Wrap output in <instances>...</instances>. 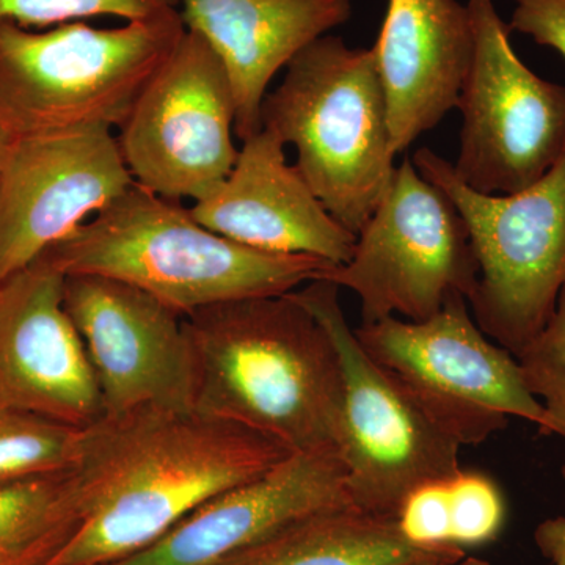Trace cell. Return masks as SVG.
I'll use <instances>...</instances> for the list:
<instances>
[{
    "label": "cell",
    "mask_w": 565,
    "mask_h": 565,
    "mask_svg": "<svg viewBox=\"0 0 565 565\" xmlns=\"http://www.w3.org/2000/svg\"><path fill=\"white\" fill-rule=\"evenodd\" d=\"M65 278L40 258L0 281V403L85 429L103 418V399Z\"/></svg>",
    "instance_id": "cell-14"
},
{
    "label": "cell",
    "mask_w": 565,
    "mask_h": 565,
    "mask_svg": "<svg viewBox=\"0 0 565 565\" xmlns=\"http://www.w3.org/2000/svg\"><path fill=\"white\" fill-rule=\"evenodd\" d=\"M234 122L225 66L203 36L185 29L118 128V147L141 188L173 202H202L236 163Z\"/></svg>",
    "instance_id": "cell-11"
},
{
    "label": "cell",
    "mask_w": 565,
    "mask_h": 565,
    "mask_svg": "<svg viewBox=\"0 0 565 565\" xmlns=\"http://www.w3.org/2000/svg\"><path fill=\"white\" fill-rule=\"evenodd\" d=\"M343 504L352 503L341 456L294 452L267 473L215 494L148 548L109 565H217L302 516Z\"/></svg>",
    "instance_id": "cell-15"
},
{
    "label": "cell",
    "mask_w": 565,
    "mask_h": 565,
    "mask_svg": "<svg viewBox=\"0 0 565 565\" xmlns=\"http://www.w3.org/2000/svg\"><path fill=\"white\" fill-rule=\"evenodd\" d=\"M65 277L66 311L95 371L104 415L193 408L195 371L184 316L129 282Z\"/></svg>",
    "instance_id": "cell-13"
},
{
    "label": "cell",
    "mask_w": 565,
    "mask_h": 565,
    "mask_svg": "<svg viewBox=\"0 0 565 565\" xmlns=\"http://www.w3.org/2000/svg\"><path fill=\"white\" fill-rule=\"evenodd\" d=\"M180 13L228 73L234 132L244 141L263 129L264 98L278 71L351 20L352 0H181Z\"/></svg>",
    "instance_id": "cell-18"
},
{
    "label": "cell",
    "mask_w": 565,
    "mask_h": 565,
    "mask_svg": "<svg viewBox=\"0 0 565 565\" xmlns=\"http://www.w3.org/2000/svg\"><path fill=\"white\" fill-rule=\"evenodd\" d=\"M340 286L318 280L292 291L332 338L343 371L341 459L351 503L396 516L427 482L459 473L460 445L367 355L340 303Z\"/></svg>",
    "instance_id": "cell-8"
},
{
    "label": "cell",
    "mask_w": 565,
    "mask_h": 565,
    "mask_svg": "<svg viewBox=\"0 0 565 565\" xmlns=\"http://www.w3.org/2000/svg\"><path fill=\"white\" fill-rule=\"evenodd\" d=\"M134 182L109 128L14 139L0 181V281L39 262Z\"/></svg>",
    "instance_id": "cell-12"
},
{
    "label": "cell",
    "mask_w": 565,
    "mask_h": 565,
    "mask_svg": "<svg viewBox=\"0 0 565 565\" xmlns=\"http://www.w3.org/2000/svg\"><path fill=\"white\" fill-rule=\"evenodd\" d=\"M189 210L211 232L278 255L316 256L341 266L356 243L286 161L285 143L266 128L243 141L225 181Z\"/></svg>",
    "instance_id": "cell-16"
},
{
    "label": "cell",
    "mask_w": 565,
    "mask_h": 565,
    "mask_svg": "<svg viewBox=\"0 0 565 565\" xmlns=\"http://www.w3.org/2000/svg\"><path fill=\"white\" fill-rule=\"evenodd\" d=\"M41 258L65 275H102L136 286L182 316L285 296L323 280L334 264L245 247L211 232L180 202L134 182L109 206Z\"/></svg>",
    "instance_id": "cell-3"
},
{
    "label": "cell",
    "mask_w": 565,
    "mask_h": 565,
    "mask_svg": "<svg viewBox=\"0 0 565 565\" xmlns=\"http://www.w3.org/2000/svg\"><path fill=\"white\" fill-rule=\"evenodd\" d=\"M475 52L457 109L455 172L476 192L505 195L542 180L565 152V85L520 61L493 0H468Z\"/></svg>",
    "instance_id": "cell-10"
},
{
    "label": "cell",
    "mask_w": 565,
    "mask_h": 565,
    "mask_svg": "<svg viewBox=\"0 0 565 565\" xmlns=\"http://www.w3.org/2000/svg\"><path fill=\"white\" fill-rule=\"evenodd\" d=\"M468 308V300L456 294L427 321L390 316L362 323L353 333L388 377L460 446L484 444L508 427L509 416L553 435L552 419L527 390L515 356L487 340Z\"/></svg>",
    "instance_id": "cell-7"
},
{
    "label": "cell",
    "mask_w": 565,
    "mask_h": 565,
    "mask_svg": "<svg viewBox=\"0 0 565 565\" xmlns=\"http://www.w3.org/2000/svg\"><path fill=\"white\" fill-rule=\"evenodd\" d=\"M451 565H490L487 561L478 559V557H467V559H460L459 563Z\"/></svg>",
    "instance_id": "cell-28"
},
{
    "label": "cell",
    "mask_w": 565,
    "mask_h": 565,
    "mask_svg": "<svg viewBox=\"0 0 565 565\" xmlns=\"http://www.w3.org/2000/svg\"><path fill=\"white\" fill-rule=\"evenodd\" d=\"M323 280L356 294L362 323L390 316L422 322L456 294L470 299L479 264L462 215L405 158L356 234L351 259Z\"/></svg>",
    "instance_id": "cell-9"
},
{
    "label": "cell",
    "mask_w": 565,
    "mask_h": 565,
    "mask_svg": "<svg viewBox=\"0 0 565 565\" xmlns=\"http://www.w3.org/2000/svg\"><path fill=\"white\" fill-rule=\"evenodd\" d=\"M184 321L196 412L250 427L292 452L341 456L340 359L291 292L214 305Z\"/></svg>",
    "instance_id": "cell-2"
},
{
    "label": "cell",
    "mask_w": 565,
    "mask_h": 565,
    "mask_svg": "<svg viewBox=\"0 0 565 565\" xmlns=\"http://www.w3.org/2000/svg\"><path fill=\"white\" fill-rule=\"evenodd\" d=\"M180 7L181 0H0V21L28 29L103 17L131 22L172 13Z\"/></svg>",
    "instance_id": "cell-22"
},
{
    "label": "cell",
    "mask_w": 565,
    "mask_h": 565,
    "mask_svg": "<svg viewBox=\"0 0 565 565\" xmlns=\"http://www.w3.org/2000/svg\"><path fill=\"white\" fill-rule=\"evenodd\" d=\"M294 455L195 408H139L85 427L73 470L76 526L46 565H109L169 533L215 494Z\"/></svg>",
    "instance_id": "cell-1"
},
{
    "label": "cell",
    "mask_w": 565,
    "mask_h": 565,
    "mask_svg": "<svg viewBox=\"0 0 565 565\" xmlns=\"http://www.w3.org/2000/svg\"><path fill=\"white\" fill-rule=\"evenodd\" d=\"M509 31L523 33L565 58V0H512Z\"/></svg>",
    "instance_id": "cell-25"
},
{
    "label": "cell",
    "mask_w": 565,
    "mask_h": 565,
    "mask_svg": "<svg viewBox=\"0 0 565 565\" xmlns=\"http://www.w3.org/2000/svg\"><path fill=\"white\" fill-rule=\"evenodd\" d=\"M527 390L542 399L553 434L565 438V286L544 330L516 356Z\"/></svg>",
    "instance_id": "cell-24"
},
{
    "label": "cell",
    "mask_w": 565,
    "mask_h": 565,
    "mask_svg": "<svg viewBox=\"0 0 565 565\" xmlns=\"http://www.w3.org/2000/svg\"><path fill=\"white\" fill-rule=\"evenodd\" d=\"M184 32L180 10L118 28L0 21V126L13 139L120 128Z\"/></svg>",
    "instance_id": "cell-5"
},
{
    "label": "cell",
    "mask_w": 565,
    "mask_h": 565,
    "mask_svg": "<svg viewBox=\"0 0 565 565\" xmlns=\"http://www.w3.org/2000/svg\"><path fill=\"white\" fill-rule=\"evenodd\" d=\"M394 154L457 109L475 52L470 10L459 0H388L374 47Z\"/></svg>",
    "instance_id": "cell-17"
},
{
    "label": "cell",
    "mask_w": 565,
    "mask_h": 565,
    "mask_svg": "<svg viewBox=\"0 0 565 565\" xmlns=\"http://www.w3.org/2000/svg\"><path fill=\"white\" fill-rule=\"evenodd\" d=\"M84 430L0 403V484L74 470Z\"/></svg>",
    "instance_id": "cell-21"
},
{
    "label": "cell",
    "mask_w": 565,
    "mask_h": 565,
    "mask_svg": "<svg viewBox=\"0 0 565 565\" xmlns=\"http://www.w3.org/2000/svg\"><path fill=\"white\" fill-rule=\"evenodd\" d=\"M563 476L565 479V465ZM534 541L542 555L553 565H565V516L542 522L535 530Z\"/></svg>",
    "instance_id": "cell-26"
},
{
    "label": "cell",
    "mask_w": 565,
    "mask_h": 565,
    "mask_svg": "<svg viewBox=\"0 0 565 565\" xmlns=\"http://www.w3.org/2000/svg\"><path fill=\"white\" fill-rule=\"evenodd\" d=\"M414 166L462 215L479 264L471 315L516 359L553 318L565 286V152L542 180L505 195L468 188L430 148L415 152Z\"/></svg>",
    "instance_id": "cell-6"
},
{
    "label": "cell",
    "mask_w": 565,
    "mask_h": 565,
    "mask_svg": "<svg viewBox=\"0 0 565 565\" xmlns=\"http://www.w3.org/2000/svg\"><path fill=\"white\" fill-rule=\"evenodd\" d=\"M13 140V137L0 126V181H2L3 169H6L7 158H9Z\"/></svg>",
    "instance_id": "cell-27"
},
{
    "label": "cell",
    "mask_w": 565,
    "mask_h": 565,
    "mask_svg": "<svg viewBox=\"0 0 565 565\" xmlns=\"http://www.w3.org/2000/svg\"><path fill=\"white\" fill-rule=\"evenodd\" d=\"M460 548L412 544L396 516L353 504L302 516L217 565H451Z\"/></svg>",
    "instance_id": "cell-19"
},
{
    "label": "cell",
    "mask_w": 565,
    "mask_h": 565,
    "mask_svg": "<svg viewBox=\"0 0 565 565\" xmlns=\"http://www.w3.org/2000/svg\"><path fill=\"white\" fill-rule=\"evenodd\" d=\"M267 93L263 128L296 148V169L334 221L362 232L393 180L385 93L373 47L321 36Z\"/></svg>",
    "instance_id": "cell-4"
},
{
    "label": "cell",
    "mask_w": 565,
    "mask_h": 565,
    "mask_svg": "<svg viewBox=\"0 0 565 565\" xmlns=\"http://www.w3.org/2000/svg\"><path fill=\"white\" fill-rule=\"evenodd\" d=\"M446 484L452 546L465 550L494 541L504 526L505 503L492 479L460 470Z\"/></svg>",
    "instance_id": "cell-23"
},
{
    "label": "cell",
    "mask_w": 565,
    "mask_h": 565,
    "mask_svg": "<svg viewBox=\"0 0 565 565\" xmlns=\"http://www.w3.org/2000/svg\"><path fill=\"white\" fill-rule=\"evenodd\" d=\"M74 526L73 470L0 484V565H46Z\"/></svg>",
    "instance_id": "cell-20"
}]
</instances>
